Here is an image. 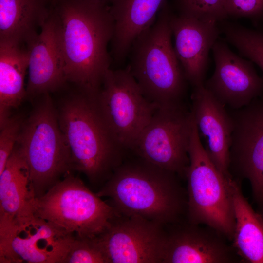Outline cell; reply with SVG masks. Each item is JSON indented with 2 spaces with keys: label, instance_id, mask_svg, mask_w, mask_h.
Here are the masks:
<instances>
[{
  "label": "cell",
  "instance_id": "6da1fadb",
  "mask_svg": "<svg viewBox=\"0 0 263 263\" xmlns=\"http://www.w3.org/2000/svg\"><path fill=\"white\" fill-rule=\"evenodd\" d=\"M49 17L67 82L96 96L110 69L108 46L114 23L109 3L102 0H52Z\"/></svg>",
  "mask_w": 263,
  "mask_h": 263
},
{
  "label": "cell",
  "instance_id": "7a4b0ae2",
  "mask_svg": "<svg viewBox=\"0 0 263 263\" xmlns=\"http://www.w3.org/2000/svg\"><path fill=\"white\" fill-rule=\"evenodd\" d=\"M132 154L116 168L97 195L108 197L120 215L138 216L165 226L183 220L187 193L179 176Z\"/></svg>",
  "mask_w": 263,
  "mask_h": 263
},
{
  "label": "cell",
  "instance_id": "3957f363",
  "mask_svg": "<svg viewBox=\"0 0 263 263\" xmlns=\"http://www.w3.org/2000/svg\"><path fill=\"white\" fill-rule=\"evenodd\" d=\"M57 113L72 169L84 174L93 187L100 189L130 151L111 133L95 96L79 90L62 102Z\"/></svg>",
  "mask_w": 263,
  "mask_h": 263
},
{
  "label": "cell",
  "instance_id": "277c9868",
  "mask_svg": "<svg viewBox=\"0 0 263 263\" xmlns=\"http://www.w3.org/2000/svg\"><path fill=\"white\" fill-rule=\"evenodd\" d=\"M172 10L166 0L154 22L137 37L129 51L127 69L144 96L158 107L185 103L187 94L188 82L172 43Z\"/></svg>",
  "mask_w": 263,
  "mask_h": 263
},
{
  "label": "cell",
  "instance_id": "5b68a950",
  "mask_svg": "<svg viewBox=\"0 0 263 263\" xmlns=\"http://www.w3.org/2000/svg\"><path fill=\"white\" fill-rule=\"evenodd\" d=\"M37 98L16 143L28 165L35 198L43 195L72 170L70 152L52 99L49 94Z\"/></svg>",
  "mask_w": 263,
  "mask_h": 263
},
{
  "label": "cell",
  "instance_id": "8992f818",
  "mask_svg": "<svg viewBox=\"0 0 263 263\" xmlns=\"http://www.w3.org/2000/svg\"><path fill=\"white\" fill-rule=\"evenodd\" d=\"M186 169L187 207L186 217L190 223L205 225L232 241L235 217L231 181L208 156L194 121Z\"/></svg>",
  "mask_w": 263,
  "mask_h": 263
},
{
  "label": "cell",
  "instance_id": "52a82bcc",
  "mask_svg": "<svg viewBox=\"0 0 263 263\" xmlns=\"http://www.w3.org/2000/svg\"><path fill=\"white\" fill-rule=\"evenodd\" d=\"M32 210L70 233L89 238L102 233L120 215L79 178L68 174L43 195L35 198Z\"/></svg>",
  "mask_w": 263,
  "mask_h": 263
},
{
  "label": "cell",
  "instance_id": "ba28073f",
  "mask_svg": "<svg viewBox=\"0 0 263 263\" xmlns=\"http://www.w3.org/2000/svg\"><path fill=\"white\" fill-rule=\"evenodd\" d=\"M95 100L111 133L130 152L159 107L144 96L127 68L108 70Z\"/></svg>",
  "mask_w": 263,
  "mask_h": 263
},
{
  "label": "cell",
  "instance_id": "9c48e42d",
  "mask_svg": "<svg viewBox=\"0 0 263 263\" xmlns=\"http://www.w3.org/2000/svg\"><path fill=\"white\" fill-rule=\"evenodd\" d=\"M193 124L192 113L185 103L159 107L131 152L185 178Z\"/></svg>",
  "mask_w": 263,
  "mask_h": 263
},
{
  "label": "cell",
  "instance_id": "30bf717a",
  "mask_svg": "<svg viewBox=\"0 0 263 263\" xmlns=\"http://www.w3.org/2000/svg\"><path fill=\"white\" fill-rule=\"evenodd\" d=\"M75 236L33 213L0 218V263H63Z\"/></svg>",
  "mask_w": 263,
  "mask_h": 263
},
{
  "label": "cell",
  "instance_id": "8fae6325",
  "mask_svg": "<svg viewBox=\"0 0 263 263\" xmlns=\"http://www.w3.org/2000/svg\"><path fill=\"white\" fill-rule=\"evenodd\" d=\"M166 237L164 225L120 214L95 238L107 263H162Z\"/></svg>",
  "mask_w": 263,
  "mask_h": 263
},
{
  "label": "cell",
  "instance_id": "7c38bea8",
  "mask_svg": "<svg viewBox=\"0 0 263 263\" xmlns=\"http://www.w3.org/2000/svg\"><path fill=\"white\" fill-rule=\"evenodd\" d=\"M229 114L233 129L229 171L250 184L253 197L263 201V96Z\"/></svg>",
  "mask_w": 263,
  "mask_h": 263
},
{
  "label": "cell",
  "instance_id": "4fadbf2b",
  "mask_svg": "<svg viewBox=\"0 0 263 263\" xmlns=\"http://www.w3.org/2000/svg\"><path fill=\"white\" fill-rule=\"evenodd\" d=\"M212 51L215 69L204 86L216 98L232 109H238L263 95V77L252 61L237 56L218 39Z\"/></svg>",
  "mask_w": 263,
  "mask_h": 263
},
{
  "label": "cell",
  "instance_id": "5bb4252c",
  "mask_svg": "<svg viewBox=\"0 0 263 263\" xmlns=\"http://www.w3.org/2000/svg\"><path fill=\"white\" fill-rule=\"evenodd\" d=\"M187 220L166 226L162 263H230L237 261L233 248L215 230Z\"/></svg>",
  "mask_w": 263,
  "mask_h": 263
},
{
  "label": "cell",
  "instance_id": "9a60e30c",
  "mask_svg": "<svg viewBox=\"0 0 263 263\" xmlns=\"http://www.w3.org/2000/svg\"><path fill=\"white\" fill-rule=\"evenodd\" d=\"M170 25L174 49L188 82L192 87L204 84L209 53L221 33L218 22L175 13Z\"/></svg>",
  "mask_w": 263,
  "mask_h": 263
},
{
  "label": "cell",
  "instance_id": "2e32d148",
  "mask_svg": "<svg viewBox=\"0 0 263 263\" xmlns=\"http://www.w3.org/2000/svg\"><path fill=\"white\" fill-rule=\"evenodd\" d=\"M190 108L204 149L217 168L226 177L229 171V150L233 125L225 106L204 84L193 87Z\"/></svg>",
  "mask_w": 263,
  "mask_h": 263
},
{
  "label": "cell",
  "instance_id": "e0dca14e",
  "mask_svg": "<svg viewBox=\"0 0 263 263\" xmlns=\"http://www.w3.org/2000/svg\"><path fill=\"white\" fill-rule=\"evenodd\" d=\"M26 47L28 56L26 98L35 99L62 88L67 82L49 17L40 32L27 44Z\"/></svg>",
  "mask_w": 263,
  "mask_h": 263
},
{
  "label": "cell",
  "instance_id": "ac0fdd59",
  "mask_svg": "<svg viewBox=\"0 0 263 263\" xmlns=\"http://www.w3.org/2000/svg\"><path fill=\"white\" fill-rule=\"evenodd\" d=\"M166 0H112L110 10L114 23L112 56L120 63L137 37L155 21Z\"/></svg>",
  "mask_w": 263,
  "mask_h": 263
},
{
  "label": "cell",
  "instance_id": "d6986e66",
  "mask_svg": "<svg viewBox=\"0 0 263 263\" xmlns=\"http://www.w3.org/2000/svg\"><path fill=\"white\" fill-rule=\"evenodd\" d=\"M47 0H0V42L26 46L47 20Z\"/></svg>",
  "mask_w": 263,
  "mask_h": 263
},
{
  "label": "cell",
  "instance_id": "ffe728a7",
  "mask_svg": "<svg viewBox=\"0 0 263 263\" xmlns=\"http://www.w3.org/2000/svg\"><path fill=\"white\" fill-rule=\"evenodd\" d=\"M35 198L28 165L16 144L0 173V218L32 213Z\"/></svg>",
  "mask_w": 263,
  "mask_h": 263
},
{
  "label": "cell",
  "instance_id": "44dd1931",
  "mask_svg": "<svg viewBox=\"0 0 263 263\" xmlns=\"http://www.w3.org/2000/svg\"><path fill=\"white\" fill-rule=\"evenodd\" d=\"M28 65L26 46L0 42V127L11 117V110L26 98Z\"/></svg>",
  "mask_w": 263,
  "mask_h": 263
},
{
  "label": "cell",
  "instance_id": "7402d4cb",
  "mask_svg": "<svg viewBox=\"0 0 263 263\" xmlns=\"http://www.w3.org/2000/svg\"><path fill=\"white\" fill-rule=\"evenodd\" d=\"M235 217L232 247L244 260L263 263V220L244 196L237 180L231 181Z\"/></svg>",
  "mask_w": 263,
  "mask_h": 263
},
{
  "label": "cell",
  "instance_id": "603a6c76",
  "mask_svg": "<svg viewBox=\"0 0 263 263\" xmlns=\"http://www.w3.org/2000/svg\"><path fill=\"white\" fill-rule=\"evenodd\" d=\"M218 25L225 40L242 55L256 64L263 74V32L249 29L225 19L220 21Z\"/></svg>",
  "mask_w": 263,
  "mask_h": 263
},
{
  "label": "cell",
  "instance_id": "cb8c5ba5",
  "mask_svg": "<svg viewBox=\"0 0 263 263\" xmlns=\"http://www.w3.org/2000/svg\"><path fill=\"white\" fill-rule=\"evenodd\" d=\"M224 0H173V3L178 14L219 22L226 19Z\"/></svg>",
  "mask_w": 263,
  "mask_h": 263
},
{
  "label": "cell",
  "instance_id": "d4e9b609",
  "mask_svg": "<svg viewBox=\"0 0 263 263\" xmlns=\"http://www.w3.org/2000/svg\"><path fill=\"white\" fill-rule=\"evenodd\" d=\"M63 263H107L96 238L75 236Z\"/></svg>",
  "mask_w": 263,
  "mask_h": 263
},
{
  "label": "cell",
  "instance_id": "484cf974",
  "mask_svg": "<svg viewBox=\"0 0 263 263\" xmlns=\"http://www.w3.org/2000/svg\"><path fill=\"white\" fill-rule=\"evenodd\" d=\"M226 18H244L258 25L263 23V0H225Z\"/></svg>",
  "mask_w": 263,
  "mask_h": 263
},
{
  "label": "cell",
  "instance_id": "4316f807",
  "mask_svg": "<svg viewBox=\"0 0 263 263\" xmlns=\"http://www.w3.org/2000/svg\"><path fill=\"white\" fill-rule=\"evenodd\" d=\"M24 120L19 116H11L0 127V173L18 141Z\"/></svg>",
  "mask_w": 263,
  "mask_h": 263
},
{
  "label": "cell",
  "instance_id": "83f0119b",
  "mask_svg": "<svg viewBox=\"0 0 263 263\" xmlns=\"http://www.w3.org/2000/svg\"><path fill=\"white\" fill-rule=\"evenodd\" d=\"M262 204H263V202H262ZM260 215H261V217H262V219H263V209H262V213L260 214Z\"/></svg>",
  "mask_w": 263,
  "mask_h": 263
},
{
  "label": "cell",
  "instance_id": "f1b7e54d",
  "mask_svg": "<svg viewBox=\"0 0 263 263\" xmlns=\"http://www.w3.org/2000/svg\"><path fill=\"white\" fill-rule=\"evenodd\" d=\"M103 0L104 1H106V2H108V3H109L110 4V2L112 0Z\"/></svg>",
  "mask_w": 263,
  "mask_h": 263
},
{
  "label": "cell",
  "instance_id": "f546056e",
  "mask_svg": "<svg viewBox=\"0 0 263 263\" xmlns=\"http://www.w3.org/2000/svg\"></svg>",
  "mask_w": 263,
  "mask_h": 263
}]
</instances>
